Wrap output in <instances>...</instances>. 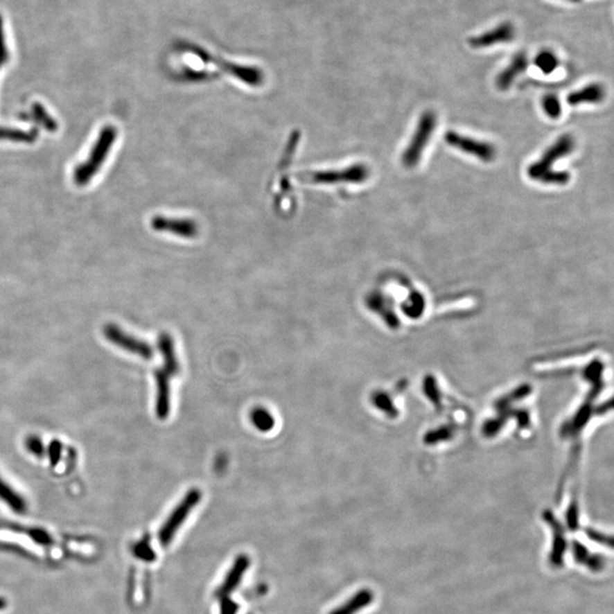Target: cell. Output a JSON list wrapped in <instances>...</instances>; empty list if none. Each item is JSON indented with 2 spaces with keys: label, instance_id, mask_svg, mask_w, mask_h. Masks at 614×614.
<instances>
[{
  "label": "cell",
  "instance_id": "obj_13",
  "mask_svg": "<svg viewBox=\"0 0 614 614\" xmlns=\"http://www.w3.org/2000/svg\"><path fill=\"white\" fill-rule=\"evenodd\" d=\"M0 500L6 502L12 510L17 513L26 512V500H23L15 491L0 478Z\"/></svg>",
  "mask_w": 614,
  "mask_h": 614
},
{
  "label": "cell",
  "instance_id": "obj_3",
  "mask_svg": "<svg viewBox=\"0 0 614 614\" xmlns=\"http://www.w3.org/2000/svg\"><path fill=\"white\" fill-rule=\"evenodd\" d=\"M116 138V130L113 127H106L99 136L98 141L96 143L92 149L91 154L89 156L88 161L76 168L74 172V180L80 186L88 184L92 175L98 171L100 165L104 163L109 149L114 143Z\"/></svg>",
  "mask_w": 614,
  "mask_h": 614
},
{
  "label": "cell",
  "instance_id": "obj_18",
  "mask_svg": "<svg viewBox=\"0 0 614 614\" xmlns=\"http://www.w3.org/2000/svg\"><path fill=\"white\" fill-rule=\"evenodd\" d=\"M7 60H8V49H7L5 32H3V19L0 16V67L6 63Z\"/></svg>",
  "mask_w": 614,
  "mask_h": 614
},
{
  "label": "cell",
  "instance_id": "obj_9",
  "mask_svg": "<svg viewBox=\"0 0 614 614\" xmlns=\"http://www.w3.org/2000/svg\"><path fill=\"white\" fill-rule=\"evenodd\" d=\"M249 564L250 560L247 555H238L236 557V560H234V564H232V567L230 568V570L227 573L225 581L222 583V585L218 589L216 595L221 597V599L222 597H229V595L237 589L238 586L243 580V577L245 576V573L247 571Z\"/></svg>",
  "mask_w": 614,
  "mask_h": 614
},
{
  "label": "cell",
  "instance_id": "obj_11",
  "mask_svg": "<svg viewBox=\"0 0 614 614\" xmlns=\"http://www.w3.org/2000/svg\"><path fill=\"white\" fill-rule=\"evenodd\" d=\"M605 97L604 88L599 83H592L589 86L584 87L580 90L571 92L568 96V104L571 106H578L581 104H597L601 103Z\"/></svg>",
  "mask_w": 614,
  "mask_h": 614
},
{
  "label": "cell",
  "instance_id": "obj_21",
  "mask_svg": "<svg viewBox=\"0 0 614 614\" xmlns=\"http://www.w3.org/2000/svg\"><path fill=\"white\" fill-rule=\"evenodd\" d=\"M563 1H568V3H580V1H581V0H563Z\"/></svg>",
  "mask_w": 614,
  "mask_h": 614
},
{
  "label": "cell",
  "instance_id": "obj_16",
  "mask_svg": "<svg viewBox=\"0 0 614 614\" xmlns=\"http://www.w3.org/2000/svg\"><path fill=\"white\" fill-rule=\"evenodd\" d=\"M543 107H544L545 113L551 119H557L561 116V113H562L560 100L554 95H547L545 97L543 100Z\"/></svg>",
  "mask_w": 614,
  "mask_h": 614
},
{
  "label": "cell",
  "instance_id": "obj_15",
  "mask_svg": "<svg viewBox=\"0 0 614 614\" xmlns=\"http://www.w3.org/2000/svg\"><path fill=\"white\" fill-rule=\"evenodd\" d=\"M560 64V60L557 58L555 53L552 51H541L535 58V65L538 67L539 70L544 74H551L556 70L557 67Z\"/></svg>",
  "mask_w": 614,
  "mask_h": 614
},
{
  "label": "cell",
  "instance_id": "obj_4",
  "mask_svg": "<svg viewBox=\"0 0 614 614\" xmlns=\"http://www.w3.org/2000/svg\"><path fill=\"white\" fill-rule=\"evenodd\" d=\"M436 125H437V117L432 112H426L422 114L409 146L406 147L405 152L402 156L403 164L405 165L406 168H413L419 164L422 152L427 147L431 136L434 134Z\"/></svg>",
  "mask_w": 614,
  "mask_h": 614
},
{
  "label": "cell",
  "instance_id": "obj_10",
  "mask_svg": "<svg viewBox=\"0 0 614 614\" xmlns=\"http://www.w3.org/2000/svg\"><path fill=\"white\" fill-rule=\"evenodd\" d=\"M528 56L525 51L518 53V54L512 58L511 63L507 65V69H504L500 74H498V88L500 90H507L510 88L511 85L514 82V80L523 73L528 67Z\"/></svg>",
  "mask_w": 614,
  "mask_h": 614
},
{
  "label": "cell",
  "instance_id": "obj_2",
  "mask_svg": "<svg viewBox=\"0 0 614 614\" xmlns=\"http://www.w3.org/2000/svg\"><path fill=\"white\" fill-rule=\"evenodd\" d=\"M574 148V140L570 134H564L546 150L539 161L530 165L528 168V175L532 180L539 181L546 184H567L570 181V175L568 172L554 171L553 165L559 159L572 152Z\"/></svg>",
  "mask_w": 614,
  "mask_h": 614
},
{
  "label": "cell",
  "instance_id": "obj_12",
  "mask_svg": "<svg viewBox=\"0 0 614 614\" xmlns=\"http://www.w3.org/2000/svg\"><path fill=\"white\" fill-rule=\"evenodd\" d=\"M372 599H374L372 593L365 589V590L356 593L351 599L344 603L342 606L337 608L336 610H333L330 614H355L365 608L367 604H370Z\"/></svg>",
  "mask_w": 614,
  "mask_h": 614
},
{
  "label": "cell",
  "instance_id": "obj_20",
  "mask_svg": "<svg viewBox=\"0 0 614 614\" xmlns=\"http://www.w3.org/2000/svg\"><path fill=\"white\" fill-rule=\"evenodd\" d=\"M6 604H7L6 601H5V599H1V597H0V610H3V608H6Z\"/></svg>",
  "mask_w": 614,
  "mask_h": 614
},
{
  "label": "cell",
  "instance_id": "obj_6",
  "mask_svg": "<svg viewBox=\"0 0 614 614\" xmlns=\"http://www.w3.org/2000/svg\"><path fill=\"white\" fill-rule=\"evenodd\" d=\"M445 141L447 145L459 149L461 152H466L470 155L475 156L482 161H491L494 159V147L491 143H484L480 140H475L470 137L462 136L456 133L455 131H448L445 134Z\"/></svg>",
  "mask_w": 614,
  "mask_h": 614
},
{
  "label": "cell",
  "instance_id": "obj_17",
  "mask_svg": "<svg viewBox=\"0 0 614 614\" xmlns=\"http://www.w3.org/2000/svg\"><path fill=\"white\" fill-rule=\"evenodd\" d=\"M33 112H35V114L37 115L39 120L42 121V123L44 124V127L46 129H48V130H56L58 129V125L55 123V121L47 114V112L44 111L42 106L35 105V107H33Z\"/></svg>",
  "mask_w": 614,
  "mask_h": 614
},
{
  "label": "cell",
  "instance_id": "obj_19",
  "mask_svg": "<svg viewBox=\"0 0 614 614\" xmlns=\"http://www.w3.org/2000/svg\"><path fill=\"white\" fill-rule=\"evenodd\" d=\"M238 604L234 603L230 597H222L221 599V614H237Z\"/></svg>",
  "mask_w": 614,
  "mask_h": 614
},
{
  "label": "cell",
  "instance_id": "obj_1",
  "mask_svg": "<svg viewBox=\"0 0 614 614\" xmlns=\"http://www.w3.org/2000/svg\"><path fill=\"white\" fill-rule=\"evenodd\" d=\"M161 356L164 358L163 367L156 371V414L159 419H166L171 410L172 378L180 372V363L175 354V342L170 335H161L159 340Z\"/></svg>",
  "mask_w": 614,
  "mask_h": 614
},
{
  "label": "cell",
  "instance_id": "obj_14",
  "mask_svg": "<svg viewBox=\"0 0 614 614\" xmlns=\"http://www.w3.org/2000/svg\"><path fill=\"white\" fill-rule=\"evenodd\" d=\"M250 419H252L254 426L263 432L272 430L274 424H276L273 415L264 407L254 409L250 413Z\"/></svg>",
  "mask_w": 614,
  "mask_h": 614
},
{
  "label": "cell",
  "instance_id": "obj_7",
  "mask_svg": "<svg viewBox=\"0 0 614 614\" xmlns=\"http://www.w3.org/2000/svg\"><path fill=\"white\" fill-rule=\"evenodd\" d=\"M516 38V26L510 21H505L494 26L493 29L484 31L482 35H475L468 39L470 47L475 49L493 47L498 44H509Z\"/></svg>",
  "mask_w": 614,
  "mask_h": 614
},
{
  "label": "cell",
  "instance_id": "obj_5",
  "mask_svg": "<svg viewBox=\"0 0 614 614\" xmlns=\"http://www.w3.org/2000/svg\"><path fill=\"white\" fill-rule=\"evenodd\" d=\"M200 500H202V493L200 489H191L188 491L184 500H181L179 505L175 507L159 530V543L163 546L171 544L172 539L175 538L177 530L182 527L191 511L200 504Z\"/></svg>",
  "mask_w": 614,
  "mask_h": 614
},
{
  "label": "cell",
  "instance_id": "obj_8",
  "mask_svg": "<svg viewBox=\"0 0 614 614\" xmlns=\"http://www.w3.org/2000/svg\"><path fill=\"white\" fill-rule=\"evenodd\" d=\"M106 336L114 342L121 349H127L133 354L139 355L141 358H149L152 356V349L147 342H141L139 339L129 336L127 333H122L117 329L116 326H108L106 329Z\"/></svg>",
  "mask_w": 614,
  "mask_h": 614
}]
</instances>
